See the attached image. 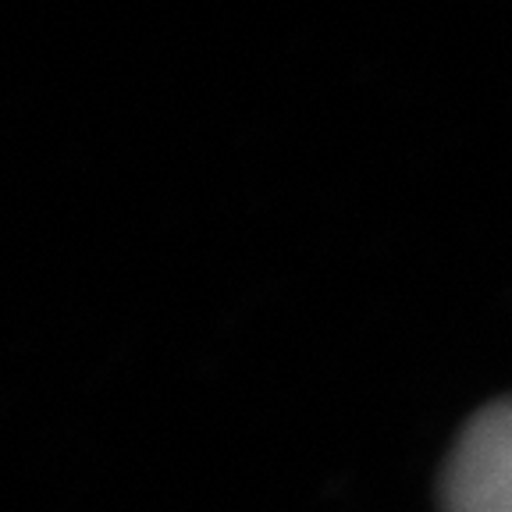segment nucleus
Segmentation results:
<instances>
[{
	"label": "nucleus",
	"mask_w": 512,
	"mask_h": 512,
	"mask_svg": "<svg viewBox=\"0 0 512 512\" xmlns=\"http://www.w3.org/2000/svg\"><path fill=\"white\" fill-rule=\"evenodd\" d=\"M441 512H512V399L459 434L441 477Z\"/></svg>",
	"instance_id": "nucleus-1"
}]
</instances>
